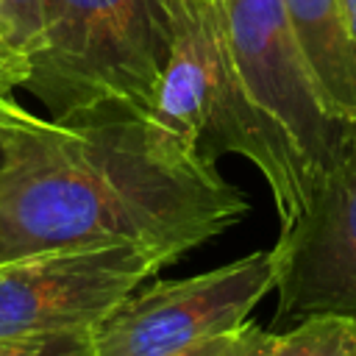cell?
Returning a JSON list of instances; mask_svg holds the SVG:
<instances>
[{
	"label": "cell",
	"instance_id": "obj_1",
	"mask_svg": "<svg viewBox=\"0 0 356 356\" xmlns=\"http://www.w3.org/2000/svg\"><path fill=\"white\" fill-rule=\"evenodd\" d=\"M250 211L217 161L142 117L17 128L0 172V264L44 250L136 245L181 261Z\"/></svg>",
	"mask_w": 356,
	"mask_h": 356
},
{
	"label": "cell",
	"instance_id": "obj_2",
	"mask_svg": "<svg viewBox=\"0 0 356 356\" xmlns=\"http://www.w3.org/2000/svg\"><path fill=\"white\" fill-rule=\"evenodd\" d=\"M167 61L147 122L206 161L245 156L267 181L281 228L292 225L312 195L314 178L298 147L273 128L245 95L220 0H159Z\"/></svg>",
	"mask_w": 356,
	"mask_h": 356
},
{
	"label": "cell",
	"instance_id": "obj_3",
	"mask_svg": "<svg viewBox=\"0 0 356 356\" xmlns=\"http://www.w3.org/2000/svg\"><path fill=\"white\" fill-rule=\"evenodd\" d=\"M164 61L159 0H50L22 89L58 122L103 114L147 120Z\"/></svg>",
	"mask_w": 356,
	"mask_h": 356
},
{
	"label": "cell",
	"instance_id": "obj_4",
	"mask_svg": "<svg viewBox=\"0 0 356 356\" xmlns=\"http://www.w3.org/2000/svg\"><path fill=\"white\" fill-rule=\"evenodd\" d=\"M275 248L214 270L136 286L95 328V356H167L248 320L275 289Z\"/></svg>",
	"mask_w": 356,
	"mask_h": 356
},
{
	"label": "cell",
	"instance_id": "obj_5",
	"mask_svg": "<svg viewBox=\"0 0 356 356\" xmlns=\"http://www.w3.org/2000/svg\"><path fill=\"white\" fill-rule=\"evenodd\" d=\"M161 267V256L136 245L64 248L3 261L0 339L95 328Z\"/></svg>",
	"mask_w": 356,
	"mask_h": 356
},
{
	"label": "cell",
	"instance_id": "obj_6",
	"mask_svg": "<svg viewBox=\"0 0 356 356\" xmlns=\"http://www.w3.org/2000/svg\"><path fill=\"white\" fill-rule=\"evenodd\" d=\"M220 8L245 95L298 147L317 181L350 122L337 120L325 108L292 33L284 0H220Z\"/></svg>",
	"mask_w": 356,
	"mask_h": 356
},
{
	"label": "cell",
	"instance_id": "obj_7",
	"mask_svg": "<svg viewBox=\"0 0 356 356\" xmlns=\"http://www.w3.org/2000/svg\"><path fill=\"white\" fill-rule=\"evenodd\" d=\"M275 248V325L312 314L356 317V125L317 175L300 217Z\"/></svg>",
	"mask_w": 356,
	"mask_h": 356
},
{
	"label": "cell",
	"instance_id": "obj_8",
	"mask_svg": "<svg viewBox=\"0 0 356 356\" xmlns=\"http://www.w3.org/2000/svg\"><path fill=\"white\" fill-rule=\"evenodd\" d=\"M284 8L325 108L356 125V39L339 0H284Z\"/></svg>",
	"mask_w": 356,
	"mask_h": 356
},
{
	"label": "cell",
	"instance_id": "obj_9",
	"mask_svg": "<svg viewBox=\"0 0 356 356\" xmlns=\"http://www.w3.org/2000/svg\"><path fill=\"white\" fill-rule=\"evenodd\" d=\"M267 356H356V317L312 314L284 334L275 331Z\"/></svg>",
	"mask_w": 356,
	"mask_h": 356
},
{
	"label": "cell",
	"instance_id": "obj_10",
	"mask_svg": "<svg viewBox=\"0 0 356 356\" xmlns=\"http://www.w3.org/2000/svg\"><path fill=\"white\" fill-rule=\"evenodd\" d=\"M31 72V58L3 33L0 28V125L6 128H36L44 117H36L22 103L14 100V92L25 86Z\"/></svg>",
	"mask_w": 356,
	"mask_h": 356
},
{
	"label": "cell",
	"instance_id": "obj_11",
	"mask_svg": "<svg viewBox=\"0 0 356 356\" xmlns=\"http://www.w3.org/2000/svg\"><path fill=\"white\" fill-rule=\"evenodd\" d=\"M275 331L259 325L256 320H245L228 331L197 339L167 356H267Z\"/></svg>",
	"mask_w": 356,
	"mask_h": 356
},
{
	"label": "cell",
	"instance_id": "obj_12",
	"mask_svg": "<svg viewBox=\"0 0 356 356\" xmlns=\"http://www.w3.org/2000/svg\"><path fill=\"white\" fill-rule=\"evenodd\" d=\"M47 3L50 0H0V28L28 58L44 36Z\"/></svg>",
	"mask_w": 356,
	"mask_h": 356
},
{
	"label": "cell",
	"instance_id": "obj_13",
	"mask_svg": "<svg viewBox=\"0 0 356 356\" xmlns=\"http://www.w3.org/2000/svg\"><path fill=\"white\" fill-rule=\"evenodd\" d=\"M0 356H95L92 328L44 334V337H22V339H0Z\"/></svg>",
	"mask_w": 356,
	"mask_h": 356
},
{
	"label": "cell",
	"instance_id": "obj_14",
	"mask_svg": "<svg viewBox=\"0 0 356 356\" xmlns=\"http://www.w3.org/2000/svg\"><path fill=\"white\" fill-rule=\"evenodd\" d=\"M14 131H17V128H6V125H0V172H3V167L8 164V159H11Z\"/></svg>",
	"mask_w": 356,
	"mask_h": 356
},
{
	"label": "cell",
	"instance_id": "obj_15",
	"mask_svg": "<svg viewBox=\"0 0 356 356\" xmlns=\"http://www.w3.org/2000/svg\"><path fill=\"white\" fill-rule=\"evenodd\" d=\"M339 6H342V14H345V22H348V28L356 39V0H339Z\"/></svg>",
	"mask_w": 356,
	"mask_h": 356
}]
</instances>
